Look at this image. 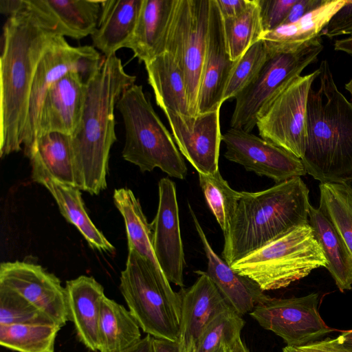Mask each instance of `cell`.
<instances>
[{
  "label": "cell",
  "instance_id": "cell-45",
  "mask_svg": "<svg viewBox=\"0 0 352 352\" xmlns=\"http://www.w3.org/2000/svg\"><path fill=\"white\" fill-rule=\"evenodd\" d=\"M154 352H182L181 342L153 338Z\"/></svg>",
  "mask_w": 352,
  "mask_h": 352
},
{
  "label": "cell",
  "instance_id": "cell-2",
  "mask_svg": "<svg viewBox=\"0 0 352 352\" xmlns=\"http://www.w3.org/2000/svg\"><path fill=\"white\" fill-rule=\"evenodd\" d=\"M116 54L104 58L86 84L85 100L79 126L69 135L77 188L94 195L107 188L110 150L117 140L115 108L122 93L135 84Z\"/></svg>",
  "mask_w": 352,
  "mask_h": 352
},
{
  "label": "cell",
  "instance_id": "cell-18",
  "mask_svg": "<svg viewBox=\"0 0 352 352\" xmlns=\"http://www.w3.org/2000/svg\"><path fill=\"white\" fill-rule=\"evenodd\" d=\"M195 283L179 293L181 298V333L179 340L186 352H195L206 327L219 315L230 309L215 284L206 272Z\"/></svg>",
  "mask_w": 352,
  "mask_h": 352
},
{
  "label": "cell",
  "instance_id": "cell-29",
  "mask_svg": "<svg viewBox=\"0 0 352 352\" xmlns=\"http://www.w3.org/2000/svg\"><path fill=\"white\" fill-rule=\"evenodd\" d=\"M113 198L124 221L128 249L135 250L158 272L164 274L153 248L151 226L143 212L139 199L127 188L115 189Z\"/></svg>",
  "mask_w": 352,
  "mask_h": 352
},
{
  "label": "cell",
  "instance_id": "cell-31",
  "mask_svg": "<svg viewBox=\"0 0 352 352\" xmlns=\"http://www.w3.org/2000/svg\"><path fill=\"white\" fill-rule=\"evenodd\" d=\"M74 39H81L96 30L102 8L100 0H39Z\"/></svg>",
  "mask_w": 352,
  "mask_h": 352
},
{
  "label": "cell",
  "instance_id": "cell-53",
  "mask_svg": "<svg viewBox=\"0 0 352 352\" xmlns=\"http://www.w3.org/2000/svg\"><path fill=\"white\" fill-rule=\"evenodd\" d=\"M214 352H228V347L226 345H222L219 349H218Z\"/></svg>",
  "mask_w": 352,
  "mask_h": 352
},
{
  "label": "cell",
  "instance_id": "cell-24",
  "mask_svg": "<svg viewBox=\"0 0 352 352\" xmlns=\"http://www.w3.org/2000/svg\"><path fill=\"white\" fill-rule=\"evenodd\" d=\"M24 153L30 161L33 181L46 177L77 187L69 135L56 132L43 134Z\"/></svg>",
  "mask_w": 352,
  "mask_h": 352
},
{
  "label": "cell",
  "instance_id": "cell-23",
  "mask_svg": "<svg viewBox=\"0 0 352 352\" xmlns=\"http://www.w3.org/2000/svg\"><path fill=\"white\" fill-rule=\"evenodd\" d=\"M143 0H104L92 46L104 58L125 47L133 36Z\"/></svg>",
  "mask_w": 352,
  "mask_h": 352
},
{
  "label": "cell",
  "instance_id": "cell-14",
  "mask_svg": "<svg viewBox=\"0 0 352 352\" xmlns=\"http://www.w3.org/2000/svg\"><path fill=\"white\" fill-rule=\"evenodd\" d=\"M181 154L198 173L212 174L219 170V156L222 134L220 109L186 116L163 111Z\"/></svg>",
  "mask_w": 352,
  "mask_h": 352
},
{
  "label": "cell",
  "instance_id": "cell-4",
  "mask_svg": "<svg viewBox=\"0 0 352 352\" xmlns=\"http://www.w3.org/2000/svg\"><path fill=\"white\" fill-rule=\"evenodd\" d=\"M318 69V87L312 85L307 98L301 160L320 183L343 182L352 176V103L338 90L326 60Z\"/></svg>",
  "mask_w": 352,
  "mask_h": 352
},
{
  "label": "cell",
  "instance_id": "cell-42",
  "mask_svg": "<svg viewBox=\"0 0 352 352\" xmlns=\"http://www.w3.org/2000/svg\"><path fill=\"white\" fill-rule=\"evenodd\" d=\"M222 18L228 19L241 14L250 5L251 0H215Z\"/></svg>",
  "mask_w": 352,
  "mask_h": 352
},
{
  "label": "cell",
  "instance_id": "cell-21",
  "mask_svg": "<svg viewBox=\"0 0 352 352\" xmlns=\"http://www.w3.org/2000/svg\"><path fill=\"white\" fill-rule=\"evenodd\" d=\"M65 290L69 320L74 324L78 340L89 350L99 347V320L103 287L93 277L81 275L67 280Z\"/></svg>",
  "mask_w": 352,
  "mask_h": 352
},
{
  "label": "cell",
  "instance_id": "cell-49",
  "mask_svg": "<svg viewBox=\"0 0 352 352\" xmlns=\"http://www.w3.org/2000/svg\"><path fill=\"white\" fill-rule=\"evenodd\" d=\"M228 347V352H250L241 337L238 338Z\"/></svg>",
  "mask_w": 352,
  "mask_h": 352
},
{
  "label": "cell",
  "instance_id": "cell-54",
  "mask_svg": "<svg viewBox=\"0 0 352 352\" xmlns=\"http://www.w3.org/2000/svg\"><path fill=\"white\" fill-rule=\"evenodd\" d=\"M181 349H182V352H186V349L184 348V344H183V343L182 342H181Z\"/></svg>",
  "mask_w": 352,
  "mask_h": 352
},
{
  "label": "cell",
  "instance_id": "cell-44",
  "mask_svg": "<svg viewBox=\"0 0 352 352\" xmlns=\"http://www.w3.org/2000/svg\"><path fill=\"white\" fill-rule=\"evenodd\" d=\"M27 0H1L0 12L10 17L27 8Z\"/></svg>",
  "mask_w": 352,
  "mask_h": 352
},
{
  "label": "cell",
  "instance_id": "cell-22",
  "mask_svg": "<svg viewBox=\"0 0 352 352\" xmlns=\"http://www.w3.org/2000/svg\"><path fill=\"white\" fill-rule=\"evenodd\" d=\"M177 0H143L132 37L125 47L144 65L164 52V44Z\"/></svg>",
  "mask_w": 352,
  "mask_h": 352
},
{
  "label": "cell",
  "instance_id": "cell-50",
  "mask_svg": "<svg viewBox=\"0 0 352 352\" xmlns=\"http://www.w3.org/2000/svg\"><path fill=\"white\" fill-rule=\"evenodd\" d=\"M283 352H306L300 347L286 346L283 348Z\"/></svg>",
  "mask_w": 352,
  "mask_h": 352
},
{
  "label": "cell",
  "instance_id": "cell-51",
  "mask_svg": "<svg viewBox=\"0 0 352 352\" xmlns=\"http://www.w3.org/2000/svg\"><path fill=\"white\" fill-rule=\"evenodd\" d=\"M343 183L347 186L352 193V176L345 179Z\"/></svg>",
  "mask_w": 352,
  "mask_h": 352
},
{
  "label": "cell",
  "instance_id": "cell-10",
  "mask_svg": "<svg viewBox=\"0 0 352 352\" xmlns=\"http://www.w3.org/2000/svg\"><path fill=\"white\" fill-rule=\"evenodd\" d=\"M104 56L92 45L74 47L65 36H57L41 57L32 80L25 124L21 135L24 153L37 137L40 111L50 88L70 72H77L87 82L96 74Z\"/></svg>",
  "mask_w": 352,
  "mask_h": 352
},
{
  "label": "cell",
  "instance_id": "cell-32",
  "mask_svg": "<svg viewBox=\"0 0 352 352\" xmlns=\"http://www.w3.org/2000/svg\"><path fill=\"white\" fill-rule=\"evenodd\" d=\"M60 329L56 324L0 325V344L17 352H54L56 338Z\"/></svg>",
  "mask_w": 352,
  "mask_h": 352
},
{
  "label": "cell",
  "instance_id": "cell-36",
  "mask_svg": "<svg viewBox=\"0 0 352 352\" xmlns=\"http://www.w3.org/2000/svg\"><path fill=\"white\" fill-rule=\"evenodd\" d=\"M271 50L263 39L253 44L237 60L228 80L223 102L235 98L258 76Z\"/></svg>",
  "mask_w": 352,
  "mask_h": 352
},
{
  "label": "cell",
  "instance_id": "cell-34",
  "mask_svg": "<svg viewBox=\"0 0 352 352\" xmlns=\"http://www.w3.org/2000/svg\"><path fill=\"white\" fill-rule=\"evenodd\" d=\"M319 209L336 229L352 255V193L343 182L320 183Z\"/></svg>",
  "mask_w": 352,
  "mask_h": 352
},
{
  "label": "cell",
  "instance_id": "cell-9",
  "mask_svg": "<svg viewBox=\"0 0 352 352\" xmlns=\"http://www.w3.org/2000/svg\"><path fill=\"white\" fill-rule=\"evenodd\" d=\"M210 10V0H177L164 44L184 74L191 116L198 112Z\"/></svg>",
  "mask_w": 352,
  "mask_h": 352
},
{
  "label": "cell",
  "instance_id": "cell-25",
  "mask_svg": "<svg viewBox=\"0 0 352 352\" xmlns=\"http://www.w3.org/2000/svg\"><path fill=\"white\" fill-rule=\"evenodd\" d=\"M145 68L148 82L162 110L191 116L184 76L172 56L164 52L145 64Z\"/></svg>",
  "mask_w": 352,
  "mask_h": 352
},
{
  "label": "cell",
  "instance_id": "cell-40",
  "mask_svg": "<svg viewBox=\"0 0 352 352\" xmlns=\"http://www.w3.org/2000/svg\"><path fill=\"white\" fill-rule=\"evenodd\" d=\"M345 34L352 36V0L346 1L322 30L320 36L332 38Z\"/></svg>",
  "mask_w": 352,
  "mask_h": 352
},
{
  "label": "cell",
  "instance_id": "cell-11",
  "mask_svg": "<svg viewBox=\"0 0 352 352\" xmlns=\"http://www.w3.org/2000/svg\"><path fill=\"white\" fill-rule=\"evenodd\" d=\"M319 69L294 80L258 118L261 138L297 157L303 156L306 142V116L310 89Z\"/></svg>",
  "mask_w": 352,
  "mask_h": 352
},
{
  "label": "cell",
  "instance_id": "cell-28",
  "mask_svg": "<svg viewBox=\"0 0 352 352\" xmlns=\"http://www.w3.org/2000/svg\"><path fill=\"white\" fill-rule=\"evenodd\" d=\"M98 335L99 352H123L142 338L129 310L106 296L101 302Z\"/></svg>",
  "mask_w": 352,
  "mask_h": 352
},
{
  "label": "cell",
  "instance_id": "cell-16",
  "mask_svg": "<svg viewBox=\"0 0 352 352\" xmlns=\"http://www.w3.org/2000/svg\"><path fill=\"white\" fill-rule=\"evenodd\" d=\"M158 195L157 212L150 223L153 248L166 278L182 288L185 257L175 182L168 177L162 178L158 182Z\"/></svg>",
  "mask_w": 352,
  "mask_h": 352
},
{
  "label": "cell",
  "instance_id": "cell-46",
  "mask_svg": "<svg viewBox=\"0 0 352 352\" xmlns=\"http://www.w3.org/2000/svg\"><path fill=\"white\" fill-rule=\"evenodd\" d=\"M123 352H154L153 337L147 334L135 345Z\"/></svg>",
  "mask_w": 352,
  "mask_h": 352
},
{
  "label": "cell",
  "instance_id": "cell-1",
  "mask_svg": "<svg viewBox=\"0 0 352 352\" xmlns=\"http://www.w3.org/2000/svg\"><path fill=\"white\" fill-rule=\"evenodd\" d=\"M8 17L3 28L0 58V157L22 149L31 86L38 64L58 36H68L39 0Z\"/></svg>",
  "mask_w": 352,
  "mask_h": 352
},
{
  "label": "cell",
  "instance_id": "cell-39",
  "mask_svg": "<svg viewBox=\"0 0 352 352\" xmlns=\"http://www.w3.org/2000/svg\"><path fill=\"white\" fill-rule=\"evenodd\" d=\"M297 0H258L263 33L283 25Z\"/></svg>",
  "mask_w": 352,
  "mask_h": 352
},
{
  "label": "cell",
  "instance_id": "cell-30",
  "mask_svg": "<svg viewBox=\"0 0 352 352\" xmlns=\"http://www.w3.org/2000/svg\"><path fill=\"white\" fill-rule=\"evenodd\" d=\"M346 1L324 0L321 6L296 21L264 32L261 39L267 45H285L303 43L320 36L322 30Z\"/></svg>",
  "mask_w": 352,
  "mask_h": 352
},
{
  "label": "cell",
  "instance_id": "cell-41",
  "mask_svg": "<svg viewBox=\"0 0 352 352\" xmlns=\"http://www.w3.org/2000/svg\"><path fill=\"white\" fill-rule=\"evenodd\" d=\"M324 0H297L292 7L283 25L294 23L309 12L317 8Z\"/></svg>",
  "mask_w": 352,
  "mask_h": 352
},
{
  "label": "cell",
  "instance_id": "cell-3",
  "mask_svg": "<svg viewBox=\"0 0 352 352\" xmlns=\"http://www.w3.org/2000/svg\"><path fill=\"white\" fill-rule=\"evenodd\" d=\"M309 192L300 177L261 191L239 192L223 233V258L231 266L292 229L309 223Z\"/></svg>",
  "mask_w": 352,
  "mask_h": 352
},
{
  "label": "cell",
  "instance_id": "cell-37",
  "mask_svg": "<svg viewBox=\"0 0 352 352\" xmlns=\"http://www.w3.org/2000/svg\"><path fill=\"white\" fill-rule=\"evenodd\" d=\"M245 326L241 316L232 308L216 317L204 329L195 352H214L222 345L229 346Z\"/></svg>",
  "mask_w": 352,
  "mask_h": 352
},
{
  "label": "cell",
  "instance_id": "cell-27",
  "mask_svg": "<svg viewBox=\"0 0 352 352\" xmlns=\"http://www.w3.org/2000/svg\"><path fill=\"white\" fill-rule=\"evenodd\" d=\"M309 224L322 247L330 272L341 292L352 288V255L344 241L328 218L311 205Z\"/></svg>",
  "mask_w": 352,
  "mask_h": 352
},
{
  "label": "cell",
  "instance_id": "cell-15",
  "mask_svg": "<svg viewBox=\"0 0 352 352\" xmlns=\"http://www.w3.org/2000/svg\"><path fill=\"white\" fill-rule=\"evenodd\" d=\"M0 285L17 292L60 327L69 320L65 287L41 265L19 261L1 263Z\"/></svg>",
  "mask_w": 352,
  "mask_h": 352
},
{
  "label": "cell",
  "instance_id": "cell-17",
  "mask_svg": "<svg viewBox=\"0 0 352 352\" xmlns=\"http://www.w3.org/2000/svg\"><path fill=\"white\" fill-rule=\"evenodd\" d=\"M236 62L231 60L228 52L219 7L215 0H210L208 35L197 114L220 109L226 86Z\"/></svg>",
  "mask_w": 352,
  "mask_h": 352
},
{
  "label": "cell",
  "instance_id": "cell-12",
  "mask_svg": "<svg viewBox=\"0 0 352 352\" xmlns=\"http://www.w3.org/2000/svg\"><path fill=\"white\" fill-rule=\"evenodd\" d=\"M318 302V293L289 298L269 296L250 316L263 329L280 337L287 346H302L334 330L322 319Z\"/></svg>",
  "mask_w": 352,
  "mask_h": 352
},
{
  "label": "cell",
  "instance_id": "cell-47",
  "mask_svg": "<svg viewBox=\"0 0 352 352\" xmlns=\"http://www.w3.org/2000/svg\"><path fill=\"white\" fill-rule=\"evenodd\" d=\"M337 344L347 352H352V330L343 332L335 338Z\"/></svg>",
  "mask_w": 352,
  "mask_h": 352
},
{
  "label": "cell",
  "instance_id": "cell-48",
  "mask_svg": "<svg viewBox=\"0 0 352 352\" xmlns=\"http://www.w3.org/2000/svg\"><path fill=\"white\" fill-rule=\"evenodd\" d=\"M334 48L336 51L344 52L352 55V36L336 41Z\"/></svg>",
  "mask_w": 352,
  "mask_h": 352
},
{
  "label": "cell",
  "instance_id": "cell-20",
  "mask_svg": "<svg viewBox=\"0 0 352 352\" xmlns=\"http://www.w3.org/2000/svg\"><path fill=\"white\" fill-rule=\"evenodd\" d=\"M188 208L208 261L206 272L235 312L240 316L250 314L269 296L254 281L235 272L215 253L189 204Z\"/></svg>",
  "mask_w": 352,
  "mask_h": 352
},
{
  "label": "cell",
  "instance_id": "cell-43",
  "mask_svg": "<svg viewBox=\"0 0 352 352\" xmlns=\"http://www.w3.org/2000/svg\"><path fill=\"white\" fill-rule=\"evenodd\" d=\"M297 347L306 352H347L337 344L335 338H330Z\"/></svg>",
  "mask_w": 352,
  "mask_h": 352
},
{
  "label": "cell",
  "instance_id": "cell-52",
  "mask_svg": "<svg viewBox=\"0 0 352 352\" xmlns=\"http://www.w3.org/2000/svg\"><path fill=\"white\" fill-rule=\"evenodd\" d=\"M345 89L349 92L352 100V78L345 85Z\"/></svg>",
  "mask_w": 352,
  "mask_h": 352
},
{
  "label": "cell",
  "instance_id": "cell-33",
  "mask_svg": "<svg viewBox=\"0 0 352 352\" xmlns=\"http://www.w3.org/2000/svg\"><path fill=\"white\" fill-rule=\"evenodd\" d=\"M223 24L228 52L231 60L236 61L263 34L258 0H251L237 16L223 19Z\"/></svg>",
  "mask_w": 352,
  "mask_h": 352
},
{
  "label": "cell",
  "instance_id": "cell-6",
  "mask_svg": "<svg viewBox=\"0 0 352 352\" xmlns=\"http://www.w3.org/2000/svg\"><path fill=\"white\" fill-rule=\"evenodd\" d=\"M120 289L140 329L155 338L178 341L181 298L162 273L133 249H128Z\"/></svg>",
  "mask_w": 352,
  "mask_h": 352
},
{
  "label": "cell",
  "instance_id": "cell-26",
  "mask_svg": "<svg viewBox=\"0 0 352 352\" xmlns=\"http://www.w3.org/2000/svg\"><path fill=\"white\" fill-rule=\"evenodd\" d=\"M34 182L48 190L62 215L78 230L90 247L101 252H114L113 245L90 219L78 188L46 177H38Z\"/></svg>",
  "mask_w": 352,
  "mask_h": 352
},
{
  "label": "cell",
  "instance_id": "cell-13",
  "mask_svg": "<svg viewBox=\"0 0 352 352\" xmlns=\"http://www.w3.org/2000/svg\"><path fill=\"white\" fill-rule=\"evenodd\" d=\"M222 141L228 160L276 184L307 174L301 159L251 133L230 128Z\"/></svg>",
  "mask_w": 352,
  "mask_h": 352
},
{
  "label": "cell",
  "instance_id": "cell-5",
  "mask_svg": "<svg viewBox=\"0 0 352 352\" xmlns=\"http://www.w3.org/2000/svg\"><path fill=\"white\" fill-rule=\"evenodd\" d=\"M116 107L125 129L123 159L142 173L158 168L171 177L185 179L188 170L184 158L143 87L134 84L127 88Z\"/></svg>",
  "mask_w": 352,
  "mask_h": 352
},
{
  "label": "cell",
  "instance_id": "cell-19",
  "mask_svg": "<svg viewBox=\"0 0 352 352\" xmlns=\"http://www.w3.org/2000/svg\"><path fill=\"white\" fill-rule=\"evenodd\" d=\"M85 94L86 83L77 72H69L54 84L41 106L36 139L54 132L72 135L81 120Z\"/></svg>",
  "mask_w": 352,
  "mask_h": 352
},
{
  "label": "cell",
  "instance_id": "cell-7",
  "mask_svg": "<svg viewBox=\"0 0 352 352\" xmlns=\"http://www.w3.org/2000/svg\"><path fill=\"white\" fill-rule=\"evenodd\" d=\"M327 265L309 223L296 227L238 261L232 268L265 292L285 288Z\"/></svg>",
  "mask_w": 352,
  "mask_h": 352
},
{
  "label": "cell",
  "instance_id": "cell-35",
  "mask_svg": "<svg viewBox=\"0 0 352 352\" xmlns=\"http://www.w3.org/2000/svg\"><path fill=\"white\" fill-rule=\"evenodd\" d=\"M198 175L206 201L224 233L234 214L239 192L230 186L219 170L212 174Z\"/></svg>",
  "mask_w": 352,
  "mask_h": 352
},
{
  "label": "cell",
  "instance_id": "cell-8",
  "mask_svg": "<svg viewBox=\"0 0 352 352\" xmlns=\"http://www.w3.org/2000/svg\"><path fill=\"white\" fill-rule=\"evenodd\" d=\"M268 47L272 54L259 74L235 97L232 129L251 133L270 103L316 60L323 45L318 36L303 43Z\"/></svg>",
  "mask_w": 352,
  "mask_h": 352
},
{
  "label": "cell",
  "instance_id": "cell-38",
  "mask_svg": "<svg viewBox=\"0 0 352 352\" xmlns=\"http://www.w3.org/2000/svg\"><path fill=\"white\" fill-rule=\"evenodd\" d=\"M20 323L56 324L17 292L0 285V325Z\"/></svg>",
  "mask_w": 352,
  "mask_h": 352
}]
</instances>
